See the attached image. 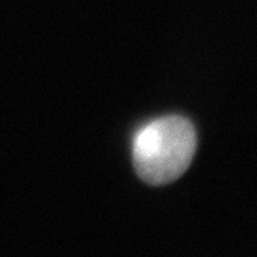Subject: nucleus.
Returning <instances> with one entry per match:
<instances>
[{"mask_svg":"<svg viewBox=\"0 0 257 257\" xmlns=\"http://www.w3.org/2000/svg\"><path fill=\"white\" fill-rule=\"evenodd\" d=\"M197 135L180 115L150 120L137 131L132 144L136 174L150 186H165L186 173L195 156Z\"/></svg>","mask_w":257,"mask_h":257,"instance_id":"1","label":"nucleus"}]
</instances>
